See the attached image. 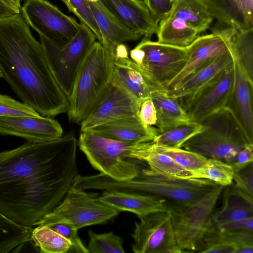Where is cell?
Returning <instances> with one entry per match:
<instances>
[{"label": "cell", "instance_id": "cell-9", "mask_svg": "<svg viewBox=\"0 0 253 253\" xmlns=\"http://www.w3.org/2000/svg\"><path fill=\"white\" fill-rule=\"evenodd\" d=\"M46 59L61 89L68 97L77 73L96 37L86 26L82 24L75 36L66 44L58 46L40 35Z\"/></svg>", "mask_w": 253, "mask_h": 253}, {"label": "cell", "instance_id": "cell-5", "mask_svg": "<svg viewBox=\"0 0 253 253\" xmlns=\"http://www.w3.org/2000/svg\"><path fill=\"white\" fill-rule=\"evenodd\" d=\"M203 130L187 140L181 148L207 159L232 164L238 153L251 143L231 110L225 107L200 123Z\"/></svg>", "mask_w": 253, "mask_h": 253}, {"label": "cell", "instance_id": "cell-19", "mask_svg": "<svg viewBox=\"0 0 253 253\" xmlns=\"http://www.w3.org/2000/svg\"><path fill=\"white\" fill-rule=\"evenodd\" d=\"M94 16L101 36L105 49L114 57L115 49L119 43L127 41H135L142 36L130 29L121 22L106 6L101 0L95 2H87Z\"/></svg>", "mask_w": 253, "mask_h": 253}, {"label": "cell", "instance_id": "cell-29", "mask_svg": "<svg viewBox=\"0 0 253 253\" xmlns=\"http://www.w3.org/2000/svg\"><path fill=\"white\" fill-rule=\"evenodd\" d=\"M169 14L184 20L200 34L209 29L213 20L202 0H174Z\"/></svg>", "mask_w": 253, "mask_h": 253}, {"label": "cell", "instance_id": "cell-25", "mask_svg": "<svg viewBox=\"0 0 253 253\" xmlns=\"http://www.w3.org/2000/svg\"><path fill=\"white\" fill-rule=\"evenodd\" d=\"M112 82L135 96L139 100L149 97L158 88L138 69L129 58L114 59Z\"/></svg>", "mask_w": 253, "mask_h": 253}, {"label": "cell", "instance_id": "cell-6", "mask_svg": "<svg viewBox=\"0 0 253 253\" xmlns=\"http://www.w3.org/2000/svg\"><path fill=\"white\" fill-rule=\"evenodd\" d=\"M136 144L117 141L89 130L81 131L78 145L95 169L113 179H131L139 168L128 161L129 153Z\"/></svg>", "mask_w": 253, "mask_h": 253}, {"label": "cell", "instance_id": "cell-45", "mask_svg": "<svg viewBox=\"0 0 253 253\" xmlns=\"http://www.w3.org/2000/svg\"><path fill=\"white\" fill-rule=\"evenodd\" d=\"M252 162H253V144H249L238 153L232 165L235 170Z\"/></svg>", "mask_w": 253, "mask_h": 253}, {"label": "cell", "instance_id": "cell-24", "mask_svg": "<svg viewBox=\"0 0 253 253\" xmlns=\"http://www.w3.org/2000/svg\"><path fill=\"white\" fill-rule=\"evenodd\" d=\"M222 206L213 212L211 227L253 218V198L236 189L231 184L223 189Z\"/></svg>", "mask_w": 253, "mask_h": 253}, {"label": "cell", "instance_id": "cell-48", "mask_svg": "<svg viewBox=\"0 0 253 253\" xmlns=\"http://www.w3.org/2000/svg\"><path fill=\"white\" fill-rule=\"evenodd\" d=\"M7 6L12 9L16 14L21 12V1L22 0H0Z\"/></svg>", "mask_w": 253, "mask_h": 253}, {"label": "cell", "instance_id": "cell-13", "mask_svg": "<svg viewBox=\"0 0 253 253\" xmlns=\"http://www.w3.org/2000/svg\"><path fill=\"white\" fill-rule=\"evenodd\" d=\"M234 79L233 61L215 78L180 104L192 122L200 123L226 106L232 93Z\"/></svg>", "mask_w": 253, "mask_h": 253}, {"label": "cell", "instance_id": "cell-34", "mask_svg": "<svg viewBox=\"0 0 253 253\" xmlns=\"http://www.w3.org/2000/svg\"><path fill=\"white\" fill-rule=\"evenodd\" d=\"M203 129L201 123L191 122L159 133L151 142L166 147L181 148L185 142Z\"/></svg>", "mask_w": 253, "mask_h": 253}, {"label": "cell", "instance_id": "cell-32", "mask_svg": "<svg viewBox=\"0 0 253 253\" xmlns=\"http://www.w3.org/2000/svg\"><path fill=\"white\" fill-rule=\"evenodd\" d=\"M31 240L39 251L43 253H67L71 243L48 225H38L32 230Z\"/></svg>", "mask_w": 253, "mask_h": 253}, {"label": "cell", "instance_id": "cell-1", "mask_svg": "<svg viewBox=\"0 0 253 253\" xmlns=\"http://www.w3.org/2000/svg\"><path fill=\"white\" fill-rule=\"evenodd\" d=\"M77 140L69 132L0 152V211L32 227L63 200L79 174Z\"/></svg>", "mask_w": 253, "mask_h": 253}, {"label": "cell", "instance_id": "cell-11", "mask_svg": "<svg viewBox=\"0 0 253 253\" xmlns=\"http://www.w3.org/2000/svg\"><path fill=\"white\" fill-rule=\"evenodd\" d=\"M21 13L39 35L59 46L68 43L81 26L46 0H25Z\"/></svg>", "mask_w": 253, "mask_h": 253}, {"label": "cell", "instance_id": "cell-10", "mask_svg": "<svg viewBox=\"0 0 253 253\" xmlns=\"http://www.w3.org/2000/svg\"><path fill=\"white\" fill-rule=\"evenodd\" d=\"M136 46L141 50V55L133 63L160 89L166 90L183 69L188 58L187 47L163 44L144 38Z\"/></svg>", "mask_w": 253, "mask_h": 253}, {"label": "cell", "instance_id": "cell-47", "mask_svg": "<svg viewBox=\"0 0 253 253\" xmlns=\"http://www.w3.org/2000/svg\"><path fill=\"white\" fill-rule=\"evenodd\" d=\"M128 57V50L127 46L124 43L118 44L115 47L114 58H126Z\"/></svg>", "mask_w": 253, "mask_h": 253}, {"label": "cell", "instance_id": "cell-39", "mask_svg": "<svg viewBox=\"0 0 253 253\" xmlns=\"http://www.w3.org/2000/svg\"><path fill=\"white\" fill-rule=\"evenodd\" d=\"M41 116L23 102L15 100L9 96L0 94V116Z\"/></svg>", "mask_w": 253, "mask_h": 253}, {"label": "cell", "instance_id": "cell-28", "mask_svg": "<svg viewBox=\"0 0 253 253\" xmlns=\"http://www.w3.org/2000/svg\"><path fill=\"white\" fill-rule=\"evenodd\" d=\"M159 22L156 34L160 43L186 47L199 36L195 28L174 16L169 14Z\"/></svg>", "mask_w": 253, "mask_h": 253}, {"label": "cell", "instance_id": "cell-8", "mask_svg": "<svg viewBox=\"0 0 253 253\" xmlns=\"http://www.w3.org/2000/svg\"><path fill=\"white\" fill-rule=\"evenodd\" d=\"M97 196L72 185L61 202L35 226L67 223L79 229L104 223L119 214V211L99 201Z\"/></svg>", "mask_w": 253, "mask_h": 253}, {"label": "cell", "instance_id": "cell-37", "mask_svg": "<svg viewBox=\"0 0 253 253\" xmlns=\"http://www.w3.org/2000/svg\"><path fill=\"white\" fill-rule=\"evenodd\" d=\"M237 246L216 227H210L203 237L198 253H236Z\"/></svg>", "mask_w": 253, "mask_h": 253}, {"label": "cell", "instance_id": "cell-46", "mask_svg": "<svg viewBox=\"0 0 253 253\" xmlns=\"http://www.w3.org/2000/svg\"><path fill=\"white\" fill-rule=\"evenodd\" d=\"M213 227H216L221 231L253 230V218L227 222Z\"/></svg>", "mask_w": 253, "mask_h": 253}, {"label": "cell", "instance_id": "cell-35", "mask_svg": "<svg viewBox=\"0 0 253 253\" xmlns=\"http://www.w3.org/2000/svg\"><path fill=\"white\" fill-rule=\"evenodd\" d=\"M148 146L153 150L166 155L189 172L203 167L207 158L204 156L181 148H172L147 142Z\"/></svg>", "mask_w": 253, "mask_h": 253}, {"label": "cell", "instance_id": "cell-3", "mask_svg": "<svg viewBox=\"0 0 253 253\" xmlns=\"http://www.w3.org/2000/svg\"><path fill=\"white\" fill-rule=\"evenodd\" d=\"M76 185L84 190L97 189L155 196L167 203L182 205L197 202L219 185L207 179L169 176L149 168H139L135 177L125 181L113 179L101 173L79 175Z\"/></svg>", "mask_w": 253, "mask_h": 253}, {"label": "cell", "instance_id": "cell-50", "mask_svg": "<svg viewBox=\"0 0 253 253\" xmlns=\"http://www.w3.org/2000/svg\"><path fill=\"white\" fill-rule=\"evenodd\" d=\"M86 0L87 2H95L99 1V0Z\"/></svg>", "mask_w": 253, "mask_h": 253}, {"label": "cell", "instance_id": "cell-22", "mask_svg": "<svg viewBox=\"0 0 253 253\" xmlns=\"http://www.w3.org/2000/svg\"><path fill=\"white\" fill-rule=\"evenodd\" d=\"M96 199L120 212L130 211L138 217L154 211H169L165 200L152 195L104 191Z\"/></svg>", "mask_w": 253, "mask_h": 253}, {"label": "cell", "instance_id": "cell-44", "mask_svg": "<svg viewBox=\"0 0 253 253\" xmlns=\"http://www.w3.org/2000/svg\"><path fill=\"white\" fill-rule=\"evenodd\" d=\"M174 0H145V2L157 22L169 13Z\"/></svg>", "mask_w": 253, "mask_h": 253}, {"label": "cell", "instance_id": "cell-17", "mask_svg": "<svg viewBox=\"0 0 253 253\" xmlns=\"http://www.w3.org/2000/svg\"><path fill=\"white\" fill-rule=\"evenodd\" d=\"M233 89L226 107L232 112L251 143H253V80L233 58Z\"/></svg>", "mask_w": 253, "mask_h": 253}, {"label": "cell", "instance_id": "cell-27", "mask_svg": "<svg viewBox=\"0 0 253 253\" xmlns=\"http://www.w3.org/2000/svg\"><path fill=\"white\" fill-rule=\"evenodd\" d=\"M128 158L145 161L149 169L162 174L190 177V172L170 157L150 148L147 142L136 144L129 153Z\"/></svg>", "mask_w": 253, "mask_h": 253}, {"label": "cell", "instance_id": "cell-43", "mask_svg": "<svg viewBox=\"0 0 253 253\" xmlns=\"http://www.w3.org/2000/svg\"><path fill=\"white\" fill-rule=\"evenodd\" d=\"M138 117L146 126H155L157 121L156 111L151 98L149 96L139 100Z\"/></svg>", "mask_w": 253, "mask_h": 253}, {"label": "cell", "instance_id": "cell-52", "mask_svg": "<svg viewBox=\"0 0 253 253\" xmlns=\"http://www.w3.org/2000/svg\"><path fill=\"white\" fill-rule=\"evenodd\" d=\"M143 1H145V0H143Z\"/></svg>", "mask_w": 253, "mask_h": 253}, {"label": "cell", "instance_id": "cell-51", "mask_svg": "<svg viewBox=\"0 0 253 253\" xmlns=\"http://www.w3.org/2000/svg\"><path fill=\"white\" fill-rule=\"evenodd\" d=\"M1 77H2V75H1V72L0 70V78H1Z\"/></svg>", "mask_w": 253, "mask_h": 253}, {"label": "cell", "instance_id": "cell-15", "mask_svg": "<svg viewBox=\"0 0 253 253\" xmlns=\"http://www.w3.org/2000/svg\"><path fill=\"white\" fill-rule=\"evenodd\" d=\"M138 104L139 100L135 96L111 82L103 96L81 123V131L115 120L138 117Z\"/></svg>", "mask_w": 253, "mask_h": 253}, {"label": "cell", "instance_id": "cell-18", "mask_svg": "<svg viewBox=\"0 0 253 253\" xmlns=\"http://www.w3.org/2000/svg\"><path fill=\"white\" fill-rule=\"evenodd\" d=\"M103 4L121 22L151 40L157 33L159 24L143 0H101Z\"/></svg>", "mask_w": 253, "mask_h": 253}, {"label": "cell", "instance_id": "cell-21", "mask_svg": "<svg viewBox=\"0 0 253 253\" xmlns=\"http://www.w3.org/2000/svg\"><path fill=\"white\" fill-rule=\"evenodd\" d=\"M233 61V55L229 50L206 63L175 88L167 92L181 104L215 78Z\"/></svg>", "mask_w": 253, "mask_h": 253}, {"label": "cell", "instance_id": "cell-20", "mask_svg": "<svg viewBox=\"0 0 253 253\" xmlns=\"http://www.w3.org/2000/svg\"><path fill=\"white\" fill-rule=\"evenodd\" d=\"M88 130L103 137L132 144L151 141L159 133L156 127L144 125L137 116L115 120Z\"/></svg>", "mask_w": 253, "mask_h": 253}, {"label": "cell", "instance_id": "cell-36", "mask_svg": "<svg viewBox=\"0 0 253 253\" xmlns=\"http://www.w3.org/2000/svg\"><path fill=\"white\" fill-rule=\"evenodd\" d=\"M89 241L87 249L89 253H124L123 239L112 232L97 234L88 232Z\"/></svg>", "mask_w": 253, "mask_h": 253}, {"label": "cell", "instance_id": "cell-31", "mask_svg": "<svg viewBox=\"0 0 253 253\" xmlns=\"http://www.w3.org/2000/svg\"><path fill=\"white\" fill-rule=\"evenodd\" d=\"M233 58L253 80V27L237 29L230 41Z\"/></svg>", "mask_w": 253, "mask_h": 253}, {"label": "cell", "instance_id": "cell-38", "mask_svg": "<svg viewBox=\"0 0 253 253\" xmlns=\"http://www.w3.org/2000/svg\"><path fill=\"white\" fill-rule=\"evenodd\" d=\"M68 10L73 13L79 18L81 24L89 28L95 35L96 39L101 41L100 32L94 16L86 0H61Z\"/></svg>", "mask_w": 253, "mask_h": 253}, {"label": "cell", "instance_id": "cell-49", "mask_svg": "<svg viewBox=\"0 0 253 253\" xmlns=\"http://www.w3.org/2000/svg\"><path fill=\"white\" fill-rule=\"evenodd\" d=\"M16 13L0 0V20L10 17Z\"/></svg>", "mask_w": 253, "mask_h": 253}, {"label": "cell", "instance_id": "cell-33", "mask_svg": "<svg viewBox=\"0 0 253 253\" xmlns=\"http://www.w3.org/2000/svg\"><path fill=\"white\" fill-rule=\"evenodd\" d=\"M234 171L231 164L209 158L203 167L190 172V178L207 179L224 187L232 184Z\"/></svg>", "mask_w": 253, "mask_h": 253}, {"label": "cell", "instance_id": "cell-12", "mask_svg": "<svg viewBox=\"0 0 253 253\" xmlns=\"http://www.w3.org/2000/svg\"><path fill=\"white\" fill-rule=\"evenodd\" d=\"M132 234L135 253H181L169 211L151 212L139 217Z\"/></svg>", "mask_w": 253, "mask_h": 253}, {"label": "cell", "instance_id": "cell-23", "mask_svg": "<svg viewBox=\"0 0 253 253\" xmlns=\"http://www.w3.org/2000/svg\"><path fill=\"white\" fill-rule=\"evenodd\" d=\"M213 18L236 29L253 27V0H202Z\"/></svg>", "mask_w": 253, "mask_h": 253}, {"label": "cell", "instance_id": "cell-14", "mask_svg": "<svg viewBox=\"0 0 253 253\" xmlns=\"http://www.w3.org/2000/svg\"><path fill=\"white\" fill-rule=\"evenodd\" d=\"M236 29L227 26L215 29L211 34L198 36L189 45L187 61L181 71L166 88L171 91L209 61L230 50V41Z\"/></svg>", "mask_w": 253, "mask_h": 253}, {"label": "cell", "instance_id": "cell-40", "mask_svg": "<svg viewBox=\"0 0 253 253\" xmlns=\"http://www.w3.org/2000/svg\"><path fill=\"white\" fill-rule=\"evenodd\" d=\"M48 226L71 243L70 253H89L79 237L78 229L75 225L67 223H58Z\"/></svg>", "mask_w": 253, "mask_h": 253}, {"label": "cell", "instance_id": "cell-16", "mask_svg": "<svg viewBox=\"0 0 253 253\" xmlns=\"http://www.w3.org/2000/svg\"><path fill=\"white\" fill-rule=\"evenodd\" d=\"M59 123L51 117L40 116H0V134L12 135L27 141L47 142L63 135Z\"/></svg>", "mask_w": 253, "mask_h": 253}, {"label": "cell", "instance_id": "cell-41", "mask_svg": "<svg viewBox=\"0 0 253 253\" xmlns=\"http://www.w3.org/2000/svg\"><path fill=\"white\" fill-rule=\"evenodd\" d=\"M234 171L233 186L253 198V162Z\"/></svg>", "mask_w": 253, "mask_h": 253}, {"label": "cell", "instance_id": "cell-26", "mask_svg": "<svg viewBox=\"0 0 253 253\" xmlns=\"http://www.w3.org/2000/svg\"><path fill=\"white\" fill-rule=\"evenodd\" d=\"M149 97L156 109L155 126L159 133L192 122L178 100L169 94L166 90H155Z\"/></svg>", "mask_w": 253, "mask_h": 253}, {"label": "cell", "instance_id": "cell-42", "mask_svg": "<svg viewBox=\"0 0 253 253\" xmlns=\"http://www.w3.org/2000/svg\"><path fill=\"white\" fill-rule=\"evenodd\" d=\"M222 231L237 246L236 253H253V230Z\"/></svg>", "mask_w": 253, "mask_h": 253}, {"label": "cell", "instance_id": "cell-30", "mask_svg": "<svg viewBox=\"0 0 253 253\" xmlns=\"http://www.w3.org/2000/svg\"><path fill=\"white\" fill-rule=\"evenodd\" d=\"M32 227L18 223L0 211V253L12 252L31 240Z\"/></svg>", "mask_w": 253, "mask_h": 253}, {"label": "cell", "instance_id": "cell-7", "mask_svg": "<svg viewBox=\"0 0 253 253\" xmlns=\"http://www.w3.org/2000/svg\"><path fill=\"white\" fill-rule=\"evenodd\" d=\"M224 187L218 185L197 202L182 205L167 203L178 246L183 252H197Z\"/></svg>", "mask_w": 253, "mask_h": 253}, {"label": "cell", "instance_id": "cell-2", "mask_svg": "<svg viewBox=\"0 0 253 253\" xmlns=\"http://www.w3.org/2000/svg\"><path fill=\"white\" fill-rule=\"evenodd\" d=\"M0 70L1 78L22 102L41 116L52 117L67 112V96L21 12L0 20Z\"/></svg>", "mask_w": 253, "mask_h": 253}, {"label": "cell", "instance_id": "cell-4", "mask_svg": "<svg viewBox=\"0 0 253 253\" xmlns=\"http://www.w3.org/2000/svg\"><path fill=\"white\" fill-rule=\"evenodd\" d=\"M114 57L98 41L95 42L77 73L67 97L69 120L81 124L112 82Z\"/></svg>", "mask_w": 253, "mask_h": 253}]
</instances>
